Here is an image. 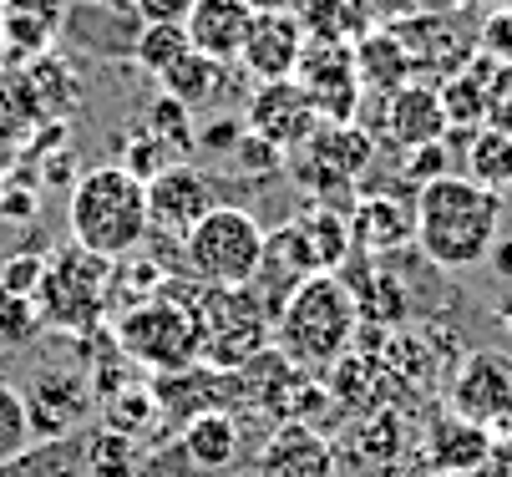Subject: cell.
<instances>
[{
    "label": "cell",
    "mask_w": 512,
    "mask_h": 477,
    "mask_svg": "<svg viewBox=\"0 0 512 477\" xmlns=\"http://www.w3.org/2000/svg\"><path fill=\"white\" fill-rule=\"evenodd\" d=\"M416 249L436 269H472L492 254L502 234V193L447 173L416 188Z\"/></svg>",
    "instance_id": "obj_1"
},
{
    "label": "cell",
    "mask_w": 512,
    "mask_h": 477,
    "mask_svg": "<svg viewBox=\"0 0 512 477\" xmlns=\"http://www.w3.org/2000/svg\"><path fill=\"white\" fill-rule=\"evenodd\" d=\"M355 325H360V310H355L345 280L305 275L269 325V351L300 376L335 371V361H345L350 340H355Z\"/></svg>",
    "instance_id": "obj_2"
},
{
    "label": "cell",
    "mask_w": 512,
    "mask_h": 477,
    "mask_svg": "<svg viewBox=\"0 0 512 477\" xmlns=\"http://www.w3.org/2000/svg\"><path fill=\"white\" fill-rule=\"evenodd\" d=\"M66 229L71 244H82L102 259H127L148 244V188L132 178L122 163L87 168L71 183L66 198Z\"/></svg>",
    "instance_id": "obj_3"
},
{
    "label": "cell",
    "mask_w": 512,
    "mask_h": 477,
    "mask_svg": "<svg viewBox=\"0 0 512 477\" xmlns=\"http://www.w3.org/2000/svg\"><path fill=\"white\" fill-rule=\"evenodd\" d=\"M112 346L127 366H142L153 376H173L203 361V340H198V320L188 310V300H178L168 285L148 300H132L122 310H112Z\"/></svg>",
    "instance_id": "obj_4"
},
{
    "label": "cell",
    "mask_w": 512,
    "mask_h": 477,
    "mask_svg": "<svg viewBox=\"0 0 512 477\" xmlns=\"http://www.w3.org/2000/svg\"><path fill=\"white\" fill-rule=\"evenodd\" d=\"M36 310L51 330H71V335L102 330V320L117 310V259H102L82 244L46 254Z\"/></svg>",
    "instance_id": "obj_5"
},
{
    "label": "cell",
    "mask_w": 512,
    "mask_h": 477,
    "mask_svg": "<svg viewBox=\"0 0 512 477\" xmlns=\"http://www.w3.org/2000/svg\"><path fill=\"white\" fill-rule=\"evenodd\" d=\"M264 239H269V229L249 209H239V203H213L178 239V249H183V269L198 285L239 290L254 280V269L264 259Z\"/></svg>",
    "instance_id": "obj_6"
},
{
    "label": "cell",
    "mask_w": 512,
    "mask_h": 477,
    "mask_svg": "<svg viewBox=\"0 0 512 477\" xmlns=\"http://www.w3.org/2000/svg\"><path fill=\"white\" fill-rule=\"evenodd\" d=\"M178 300H188L193 320H198V340H203V366L218 371H239L244 361H254L259 351H269V315L254 305V295L239 290H218V285H173Z\"/></svg>",
    "instance_id": "obj_7"
},
{
    "label": "cell",
    "mask_w": 512,
    "mask_h": 477,
    "mask_svg": "<svg viewBox=\"0 0 512 477\" xmlns=\"http://www.w3.org/2000/svg\"><path fill=\"white\" fill-rule=\"evenodd\" d=\"M371 158H376V143H371V132H365V127H355V122H320L310 138L289 153V178L310 193V203H325V209H330V198H345V193L360 188Z\"/></svg>",
    "instance_id": "obj_8"
},
{
    "label": "cell",
    "mask_w": 512,
    "mask_h": 477,
    "mask_svg": "<svg viewBox=\"0 0 512 477\" xmlns=\"http://www.w3.org/2000/svg\"><path fill=\"white\" fill-rule=\"evenodd\" d=\"M244 376L239 371H218V366H188V371H173V376H158L153 381V401H158V422L168 427H188L193 417L203 412H234L244 401Z\"/></svg>",
    "instance_id": "obj_9"
},
{
    "label": "cell",
    "mask_w": 512,
    "mask_h": 477,
    "mask_svg": "<svg viewBox=\"0 0 512 477\" xmlns=\"http://www.w3.org/2000/svg\"><path fill=\"white\" fill-rule=\"evenodd\" d=\"M295 82L315 102L320 122H355L365 92L355 77V56L345 41H305V56L295 66Z\"/></svg>",
    "instance_id": "obj_10"
},
{
    "label": "cell",
    "mask_w": 512,
    "mask_h": 477,
    "mask_svg": "<svg viewBox=\"0 0 512 477\" xmlns=\"http://www.w3.org/2000/svg\"><path fill=\"white\" fill-rule=\"evenodd\" d=\"M244 127L254 132V138H264L269 148L279 153H295L310 132L320 127V112L315 102L305 97V87L295 77H284V82H254L249 102H244Z\"/></svg>",
    "instance_id": "obj_11"
},
{
    "label": "cell",
    "mask_w": 512,
    "mask_h": 477,
    "mask_svg": "<svg viewBox=\"0 0 512 477\" xmlns=\"http://www.w3.org/2000/svg\"><path fill=\"white\" fill-rule=\"evenodd\" d=\"M142 188H148V229L173 234V239H183L218 203L213 178L203 168H193V163H168L163 173H153Z\"/></svg>",
    "instance_id": "obj_12"
},
{
    "label": "cell",
    "mask_w": 512,
    "mask_h": 477,
    "mask_svg": "<svg viewBox=\"0 0 512 477\" xmlns=\"http://www.w3.org/2000/svg\"><path fill=\"white\" fill-rule=\"evenodd\" d=\"M26 412H31V437L36 442H51V437H71L82 432L87 412H92V381L77 376V371H41L26 391Z\"/></svg>",
    "instance_id": "obj_13"
},
{
    "label": "cell",
    "mask_w": 512,
    "mask_h": 477,
    "mask_svg": "<svg viewBox=\"0 0 512 477\" xmlns=\"http://www.w3.org/2000/svg\"><path fill=\"white\" fill-rule=\"evenodd\" d=\"M305 26L295 11H259L249 36H244V51H239V66H244V77L254 82H284V77H295V66L305 56Z\"/></svg>",
    "instance_id": "obj_14"
},
{
    "label": "cell",
    "mask_w": 512,
    "mask_h": 477,
    "mask_svg": "<svg viewBox=\"0 0 512 477\" xmlns=\"http://www.w3.org/2000/svg\"><path fill=\"white\" fill-rule=\"evenodd\" d=\"M345 224H350V249L386 259V254L416 244V203L396 198V193H365L345 214Z\"/></svg>",
    "instance_id": "obj_15"
},
{
    "label": "cell",
    "mask_w": 512,
    "mask_h": 477,
    "mask_svg": "<svg viewBox=\"0 0 512 477\" xmlns=\"http://www.w3.org/2000/svg\"><path fill=\"white\" fill-rule=\"evenodd\" d=\"M452 412L472 427H487V422L507 417L512 412V366L492 351L467 356L457 381H452Z\"/></svg>",
    "instance_id": "obj_16"
},
{
    "label": "cell",
    "mask_w": 512,
    "mask_h": 477,
    "mask_svg": "<svg viewBox=\"0 0 512 477\" xmlns=\"http://www.w3.org/2000/svg\"><path fill=\"white\" fill-rule=\"evenodd\" d=\"M249 26H254V11L244 6V0H193V11L183 21L188 46L213 56V61H224V66L239 61Z\"/></svg>",
    "instance_id": "obj_17"
},
{
    "label": "cell",
    "mask_w": 512,
    "mask_h": 477,
    "mask_svg": "<svg viewBox=\"0 0 512 477\" xmlns=\"http://www.w3.org/2000/svg\"><path fill=\"white\" fill-rule=\"evenodd\" d=\"M259 477H335V452L310 422H289L264 442Z\"/></svg>",
    "instance_id": "obj_18"
},
{
    "label": "cell",
    "mask_w": 512,
    "mask_h": 477,
    "mask_svg": "<svg viewBox=\"0 0 512 477\" xmlns=\"http://www.w3.org/2000/svg\"><path fill=\"white\" fill-rule=\"evenodd\" d=\"M386 132L391 143H401L406 153L411 148H426V143H442L447 138V112H442V97L426 82H406L386 97Z\"/></svg>",
    "instance_id": "obj_19"
},
{
    "label": "cell",
    "mask_w": 512,
    "mask_h": 477,
    "mask_svg": "<svg viewBox=\"0 0 512 477\" xmlns=\"http://www.w3.org/2000/svg\"><path fill=\"white\" fill-rule=\"evenodd\" d=\"M61 21L66 0H0V46L11 56H46Z\"/></svg>",
    "instance_id": "obj_20"
},
{
    "label": "cell",
    "mask_w": 512,
    "mask_h": 477,
    "mask_svg": "<svg viewBox=\"0 0 512 477\" xmlns=\"http://www.w3.org/2000/svg\"><path fill=\"white\" fill-rule=\"evenodd\" d=\"M350 56H355V77H360V92L365 97H381L386 102L396 87H406L416 77V66H411V56H406V46H401L396 31H365L350 46Z\"/></svg>",
    "instance_id": "obj_21"
},
{
    "label": "cell",
    "mask_w": 512,
    "mask_h": 477,
    "mask_svg": "<svg viewBox=\"0 0 512 477\" xmlns=\"http://www.w3.org/2000/svg\"><path fill=\"white\" fill-rule=\"evenodd\" d=\"M178 447H183V457H188L198 472L213 477V472L234 467V457H239V422H234L229 412H203V417H193V422L183 427Z\"/></svg>",
    "instance_id": "obj_22"
},
{
    "label": "cell",
    "mask_w": 512,
    "mask_h": 477,
    "mask_svg": "<svg viewBox=\"0 0 512 477\" xmlns=\"http://www.w3.org/2000/svg\"><path fill=\"white\" fill-rule=\"evenodd\" d=\"M0 477H87V432L31 442L11 462H0Z\"/></svg>",
    "instance_id": "obj_23"
},
{
    "label": "cell",
    "mask_w": 512,
    "mask_h": 477,
    "mask_svg": "<svg viewBox=\"0 0 512 477\" xmlns=\"http://www.w3.org/2000/svg\"><path fill=\"white\" fill-rule=\"evenodd\" d=\"M224 77H229L224 61H213V56H203V51H188L178 66H168L158 82H163L168 97H178L188 112H198V107H213V102H218V92H224Z\"/></svg>",
    "instance_id": "obj_24"
},
{
    "label": "cell",
    "mask_w": 512,
    "mask_h": 477,
    "mask_svg": "<svg viewBox=\"0 0 512 477\" xmlns=\"http://www.w3.org/2000/svg\"><path fill=\"white\" fill-rule=\"evenodd\" d=\"M467 178L482 183L487 193H507L512 188V138L497 127H477L467 132Z\"/></svg>",
    "instance_id": "obj_25"
},
{
    "label": "cell",
    "mask_w": 512,
    "mask_h": 477,
    "mask_svg": "<svg viewBox=\"0 0 512 477\" xmlns=\"http://www.w3.org/2000/svg\"><path fill=\"white\" fill-rule=\"evenodd\" d=\"M188 51L193 46H188V31L183 26H137V36H132V61L148 77H163L168 66H178Z\"/></svg>",
    "instance_id": "obj_26"
},
{
    "label": "cell",
    "mask_w": 512,
    "mask_h": 477,
    "mask_svg": "<svg viewBox=\"0 0 512 477\" xmlns=\"http://www.w3.org/2000/svg\"><path fill=\"white\" fill-rule=\"evenodd\" d=\"M158 427V401H153V386L148 391H117L107 396V432H122V437H148Z\"/></svg>",
    "instance_id": "obj_27"
},
{
    "label": "cell",
    "mask_w": 512,
    "mask_h": 477,
    "mask_svg": "<svg viewBox=\"0 0 512 477\" xmlns=\"http://www.w3.org/2000/svg\"><path fill=\"white\" fill-rule=\"evenodd\" d=\"M148 132H153V138H163L178 158H188V153L198 148V122H193V112H188L178 97H168V92L148 107Z\"/></svg>",
    "instance_id": "obj_28"
},
{
    "label": "cell",
    "mask_w": 512,
    "mask_h": 477,
    "mask_svg": "<svg viewBox=\"0 0 512 477\" xmlns=\"http://www.w3.org/2000/svg\"><path fill=\"white\" fill-rule=\"evenodd\" d=\"M36 437H31V412H26V396L21 386L0 381V462H11L16 452H26Z\"/></svg>",
    "instance_id": "obj_29"
},
{
    "label": "cell",
    "mask_w": 512,
    "mask_h": 477,
    "mask_svg": "<svg viewBox=\"0 0 512 477\" xmlns=\"http://www.w3.org/2000/svg\"><path fill=\"white\" fill-rule=\"evenodd\" d=\"M132 437L122 432H97L87 437V477H132Z\"/></svg>",
    "instance_id": "obj_30"
},
{
    "label": "cell",
    "mask_w": 512,
    "mask_h": 477,
    "mask_svg": "<svg viewBox=\"0 0 512 477\" xmlns=\"http://www.w3.org/2000/svg\"><path fill=\"white\" fill-rule=\"evenodd\" d=\"M41 330H46V320L31 295H0V340L6 346H31Z\"/></svg>",
    "instance_id": "obj_31"
},
{
    "label": "cell",
    "mask_w": 512,
    "mask_h": 477,
    "mask_svg": "<svg viewBox=\"0 0 512 477\" xmlns=\"http://www.w3.org/2000/svg\"><path fill=\"white\" fill-rule=\"evenodd\" d=\"M168 163H183V158H178V153H173V148H168L163 138H153L148 127H142L137 138L127 143V153H122V168H127L132 178H142V183H148L153 173H163Z\"/></svg>",
    "instance_id": "obj_32"
},
{
    "label": "cell",
    "mask_w": 512,
    "mask_h": 477,
    "mask_svg": "<svg viewBox=\"0 0 512 477\" xmlns=\"http://www.w3.org/2000/svg\"><path fill=\"white\" fill-rule=\"evenodd\" d=\"M482 127H497V132H507V138H512V61H497V66H492Z\"/></svg>",
    "instance_id": "obj_33"
},
{
    "label": "cell",
    "mask_w": 512,
    "mask_h": 477,
    "mask_svg": "<svg viewBox=\"0 0 512 477\" xmlns=\"http://www.w3.org/2000/svg\"><path fill=\"white\" fill-rule=\"evenodd\" d=\"M41 275H46V254H16L0 264V295H31L36 300Z\"/></svg>",
    "instance_id": "obj_34"
},
{
    "label": "cell",
    "mask_w": 512,
    "mask_h": 477,
    "mask_svg": "<svg viewBox=\"0 0 512 477\" xmlns=\"http://www.w3.org/2000/svg\"><path fill=\"white\" fill-rule=\"evenodd\" d=\"M239 138H244V117H208L203 127H198V148L208 153V158H229L234 148H239Z\"/></svg>",
    "instance_id": "obj_35"
},
{
    "label": "cell",
    "mask_w": 512,
    "mask_h": 477,
    "mask_svg": "<svg viewBox=\"0 0 512 477\" xmlns=\"http://www.w3.org/2000/svg\"><path fill=\"white\" fill-rule=\"evenodd\" d=\"M279 158H284L279 148H269L264 138H254V132L244 127V138H239V148H234V153H229L224 163H234L239 173H274V168H279Z\"/></svg>",
    "instance_id": "obj_36"
},
{
    "label": "cell",
    "mask_w": 512,
    "mask_h": 477,
    "mask_svg": "<svg viewBox=\"0 0 512 477\" xmlns=\"http://www.w3.org/2000/svg\"><path fill=\"white\" fill-rule=\"evenodd\" d=\"M447 173H452V168H447V138L406 153V178H411L416 188H421V183H431V178H447Z\"/></svg>",
    "instance_id": "obj_37"
},
{
    "label": "cell",
    "mask_w": 512,
    "mask_h": 477,
    "mask_svg": "<svg viewBox=\"0 0 512 477\" xmlns=\"http://www.w3.org/2000/svg\"><path fill=\"white\" fill-rule=\"evenodd\" d=\"M193 11V0H132V16L142 26H183Z\"/></svg>",
    "instance_id": "obj_38"
},
{
    "label": "cell",
    "mask_w": 512,
    "mask_h": 477,
    "mask_svg": "<svg viewBox=\"0 0 512 477\" xmlns=\"http://www.w3.org/2000/svg\"><path fill=\"white\" fill-rule=\"evenodd\" d=\"M31 209H36V198H31V193H21V188H16V193H0V214H11V219H26Z\"/></svg>",
    "instance_id": "obj_39"
},
{
    "label": "cell",
    "mask_w": 512,
    "mask_h": 477,
    "mask_svg": "<svg viewBox=\"0 0 512 477\" xmlns=\"http://www.w3.org/2000/svg\"><path fill=\"white\" fill-rule=\"evenodd\" d=\"M487 259H492V269H497L502 280H512V239H502V234H497V244H492V254H487Z\"/></svg>",
    "instance_id": "obj_40"
},
{
    "label": "cell",
    "mask_w": 512,
    "mask_h": 477,
    "mask_svg": "<svg viewBox=\"0 0 512 477\" xmlns=\"http://www.w3.org/2000/svg\"><path fill=\"white\" fill-rule=\"evenodd\" d=\"M244 6L259 16V11H295V0H244Z\"/></svg>",
    "instance_id": "obj_41"
},
{
    "label": "cell",
    "mask_w": 512,
    "mask_h": 477,
    "mask_svg": "<svg viewBox=\"0 0 512 477\" xmlns=\"http://www.w3.org/2000/svg\"><path fill=\"white\" fill-rule=\"evenodd\" d=\"M431 6H442V11H472V6H482V0H431Z\"/></svg>",
    "instance_id": "obj_42"
}]
</instances>
